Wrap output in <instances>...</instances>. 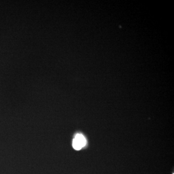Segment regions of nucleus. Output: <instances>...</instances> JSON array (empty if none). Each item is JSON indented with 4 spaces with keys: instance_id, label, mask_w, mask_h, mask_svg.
<instances>
[{
    "instance_id": "f257e3e1",
    "label": "nucleus",
    "mask_w": 174,
    "mask_h": 174,
    "mask_svg": "<svg viewBox=\"0 0 174 174\" xmlns=\"http://www.w3.org/2000/svg\"><path fill=\"white\" fill-rule=\"evenodd\" d=\"M75 139L79 142L81 145L82 147H84L86 144V140L85 137L82 134H78L75 136Z\"/></svg>"
},
{
    "instance_id": "f03ea898",
    "label": "nucleus",
    "mask_w": 174,
    "mask_h": 174,
    "mask_svg": "<svg viewBox=\"0 0 174 174\" xmlns=\"http://www.w3.org/2000/svg\"><path fill=\"white\" fill-rule=\"evenodd\" d=\"M72 147L75 148V150H77V151L81 150L82 147L81 144L75 139H74L73 141H72Z\"/></svg>"
}]
</instances>
